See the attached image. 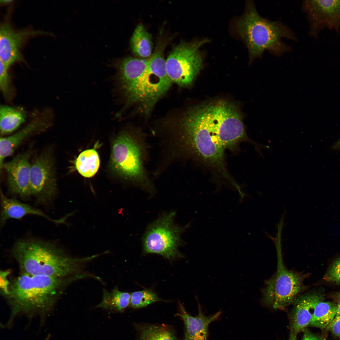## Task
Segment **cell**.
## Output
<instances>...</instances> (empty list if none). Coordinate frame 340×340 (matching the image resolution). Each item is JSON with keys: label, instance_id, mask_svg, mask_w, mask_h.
<instances>
[{"label": "cell", "instance_id": "obj_1", "mask_svg": "<svg viewBox=\"0 0 340 340\" xmlns=\"http://www.w3.org/2000/svg\"><path fill=\"white\" fill-rule=\"evenodd\" d=\"M162 50L157 48L149 59L126 58L116 68L118 88L127 104L139 105L146 114L173 82L167 73Z\"/></svg>", "mask_w": 340, "mask_h": 340}, {"label": "cell", "instance_id": "obj_2", "mask_svg": "<svg viewBox=\"0 0 340 340\" xmlns=\"http://www.w3.org/2000/svg\"><path fill=\"white\" fill-rule=\"evenodd\" d=\"M12 252L22 273L61 278L79 274L83 264L97 257H72L52 242L33 239L19 241Z\"/></svg>", "mask_w": 340, "mask_h": 340}, {"label": "cell", "instance_id": "obj_3", "mask_svg": "<svg viewBox=\"0 0 340 340\" xmlns=\"http://www.w3.org/2000/svg\"><path fill=\"white\" fill-rule=\"evenodd\" d=\"M83 278L81 274L61 278L22 273L10 282L6 297L13 314H43L52 309L66 286Z\"/></svg>", "mask_w": 340, "mask_h": 340}, {"label": "cell", "instance_id": "obj_4", "mask_svg": "<svg viewBox=\"0 0 340 340\" xmlns=\"http://www.w3.org/2000/svg\"><path fill=\"white\" fill-rule=\"evenodd\" d=\"M237 27L252 61L261 58L265 51L277 57L291 51V48L282 41L283 38L298 40L294 33L287 25L259 15L252 2L247 3L245 13L238 20Z\"/></svg>", "mask_w": 340, "mask_h": 340}, {"label": "cell", "instance_id": "obj_5", "mask_svg": "<svg viewBox=\"0 0 340 340\" xmlns=\"http://www.w3.org/2000/svg\"><path fill=\"white\" fill-rule=\"evenodd\" d=\"M141 146L130 134L122 133L114 142L110 167L119 175L148 188L150 184L143 166Z\"/></svg>", "mask_w": 340, "mask_h": 340}, {"label": "cell", "instance_id": "obj_6", "mask_svg": "<svg viewBox=\"0 0 340 340\" xmlns=\"http://www.w3.org/2000/svg\"><path fill=\"white\" fill-rule=\"evenodd\" d=\"M277 270L265 283L263 303L275 309H284L293 304L303 290L305 275L287 269L279 259Z\"/></svg>", "mask_w": 340, "mask_h": 340}, {"label": "cell", "instance_id": "obj_7", "mask_svg": "<svg viewBox=\"0 0 340 340\" xmlns=\"http://www.w3.org/2000/svg\"><path fill=\"white\" fill-rule=\"evenodd\" d=\"M208 40L182 42L174 48L166 60L167 74L179 86H190L202 66L203 55L200 48Z\"/></svg>", "mask_w": 340, "mask_h": 340}, {"label": "cell", "instance_id": "obj_8", "mask_svg": "<svg viewBox=\"0 0 340 340\" xmlns=\"http://www.w3.org/2000/svg\"><path fill=\"white\" fill-rule=\"evenodd\" d=\"M175 215L173 212L164 214L149 226L143 239L145 253L158 254L169 259L181 255L178 248L183 229L174 224Z\"/></svg>", "mask_w": 340, "mask_h": 340}, {"label": "cell", "instance_id": "obj_9", "mask_svg": "<svg viewBox=\"0 0 340 340\" xmlns=\"http://www.w3.org/2000/svg\"><path fill=\"white\" fill-rule=\"evenodd\" d=\"M30 187L31 195L45 203L54 197L57 190L54 160L50 150L42 152L31 164Z\"/></svg>", "mask_w": 340, "mask_h": 340}, {"label": "cell", "instance_id": "obj_10", "mask_svg": "<svg viewBox=\"0 0 340 340\" xmlns=\"http://www.w3.org/2000/svg\"><path fill=\"white\" fill-rule=\"evenodd\" d=\"M302 8L309 23L310 37L317 38L325 29L340 31V0H304Z\"/></svg>", "mask_w": 340, "mask_h": 340}, {"label": "cell", "instance_id": "obj_11", "mask_svg": "<svg viewBox=\"0 0 340 340\" xmlns=\"http://www.w3.org/2000/svg\"><path fill=\"white\" fill-rule=\"evenodd\" d=\"M31 154L32 151L28 150L4 163L3 166L7 173V184L9 192L25 199L31 195L29 184L31 166L29 159Z\"/></svg>", "mask_w": 340, "mask_h": 340}, {"label": "cell", "instance_id": "obj_12", "mask_svg": "<svg viewBox=\"0 0 340 340\" xmlns=\"http://www.w3.org/2000/svg\"><path fill=\"white\" fill-rule=\"evenodd\" d=\"M42 33L41 31H16L8 20L0 26V61L8 69L16 62L23 61L20 48L28 37Z\"/></svg>", "mask_w": 340, "mask_h": 340}, {"label": "cell", "instance_id": "obj_13", "mask_svg": "<svg viewBox=\"0 0 340 340\" xmlns=\"http://www.w3.org/2000/svg\"><path fill=\"white\" fill-rule=\"evenodd\" d=\"M47 113H42L33 119L24 128L14 134L0 138V167L3 168L5 158L11 155L16 149L29 136L43 131L50 126Z\"/></svg>", "mask_w": 340, "mask_h": 340}, {"label": "cell", "instance_id": "obj_14", "mask_svg": "<svg viewBox=\"0 0 340 340\" xmlns=\"http://www.w3.org/2000/svg\"><path fill=\"white\" fill-rule=\"evenodd\" d=\"M323 298L320 295L310 293L297 297L290 315V335L297 336L310 326L315 306Z\"/></svg>", "mask_w": 340, "mask_h": 340}, {"label": "cell", "instance_id": "obj_15", "mask_svg": "<svg viewBox=\"0 0 340 340\" xmlns=\"http://www.w3.org/2000/svg\"><path fill=\"white\" fill-rule=\"evenodd\" d=\"M198 302V313L195 316L188 314L180 304V312L176 315L181 318L184 324V340H207L210 324L217 320L221 314L219 311L213 315L206 316Z\"/></svg>", "mask_w": 340, "mask_h": 340}, {"label": "cell", "instance_id": "obj_16", "mask_svg": "<svg viewBox=\"0 0 340 340\" xmlns=\"http://www.w3.org/2000/svg\"><path fill=\"white\" fill-rule=\"evenodd\" d=\"M1 224L3 225L9 219H20L28 215L41 216L56 223L64 222V218L53 219L43 212L14 198H9L1 191Z\"/></svg>", "mask_w": 340, "mask_h": 340}, {"label": "cell", "instance_id": "obj_17", "mask_svg": "<svg viewBox=\"0 0 340 340\" xmlns=\"http://www.w3.org/2000/svg\"><path fill=\"white\" fill-rule=\"evenodd\" d=\"M26 113L23 109L5 105L0 107V130L2 135L16 130L26 121Z\"/></svg>", "mask_w": 340, "mask_h": 340}, {"label": "cell", "instance_id": "obj_18", "mask_svg": "<svg viewBox=\"0 0 340 340\" xmlns=\"http://www.w3.org/2000/svg\"><path fill=\"white\" fill-rule=\"evenodd\" d=\"M101 301L95 307L109 310L122 312L129 305L131 294L115 287L111 292L103 290Z\"/></svg>", "mask_w": 340, "mask_h": 340}, {"label": "cell", "instance_id": "obj_19", "mask_svg": "<svg viewBox=\"0 0 340 340\" xmlns=\"http://www.w3.org/2000/svg\"><path fill=\"white\" fill-rule=\"evenodd\" d=\"M319 301L314 307L310 326L321 329L327 328L336 317V304L331 302Z\"/></svg>", "mask_w": 340, "mask_h": 340}, {"label": "cell", "instance_id": "obj_20", "mask_svg": "<svg viewBox=\"0 0 340 340\" xmlns=\"http://www.w3.org/2000/svg\"><path fill=\"white\" fill-rule=\"evenodd\" d=\"M132 51L135 55L142 59H148L151 56L152 43L150 35L142 24L139 25L131 40Z\"/></svg>", "mask_w": 340, "mask_h": 340}, {"label": "cell", "instance_id": "obj_21", "mask_svg": "<svg viewBox=\"0 0 340 340\" xmlns=\"http://www.w3.org/2000/svg\"><path fill=\"white\" fill-rule=\"evenodd\" d=\"M100 165L98 154L95 149H89L82 152L76 158V168L82 176L90 178L98 171Z\"/></svg>", "mask_w": 340, "mask_h": 340}, {"label": "cell", "instance_id": "obj_22", "mask_svg": "<svg viewBox=\"0 0 340 340\" xmlns=\"http://www.w3.org/2000/svg\"><path fill=\"white\" fill-rule=\"evenodd\" d=\"M138 340H178L173 332L161 325H147L139 327Z\"/></svg>", "mask_w": 340, "mask_h": 340}, {"label": "cell", "instance_id": "obj_23", "mask_svg": "<svg viewBox=\"0 0 340 340\" xmlns=\"http://www.w3.org/2000/svg\"><path fill=\"white\" fill-rule=\"evenodd\" d=\"M160 300L154 292L149 290H144L132 293L130 303L132 307L139 308Z\"/></svg>", "mask_w": 340, "mask_h": 340}, {"label": "cell", "instance_id": "obj_24", "mask_svg": "<svg viewBox=\"0 0 340 340\" xmlns=\"http://www.w3.org/2000/svg\"><path fill=\"white\" fill-rule=\"evenodd\" d=\"M8 69L0 61V88L5 98L8 100L11 99L14 96V91L12 85Z\"/></svg>", "mask_w": 340, "mask_h": 340}, {"label": "cell", "instance_id": "obj_25", "mask_svg": "<svg viewBox=\"0 0 340 340\" xmlns=\"http://www.w3.org/2000/svg\"><path fill=\"white\" fill-rule=\"evenodd\" d=\"M323 278L328 282L340 284V258L331 265Z\"/></svg>", "mask_w": 340, "mask_h": 340}, {"label": "cell", "instance_id": "obj_26", "mask_svg": "<svg viewBox=\"0 0 340 340\" xmlns=\"http://www.w3.org/2000/svg\"><path fill=\"white\" fill-rule=\"evenodd\" d=\"M327 328L333 335L340 338V315L336 316Z\"/></svg>", "mask_w": 340, "mask_h": 340}, {"label": "cell", "instance_id": "obj_27", "mask_svg": "<svg viewBox=\"0 0 340 340\" xmlns=\"http://www.w3.org/2000/svg\"><path fill=\"white\" fill-rule=\"evenodd\" d=\"M8 272L4 271L1 272L0 280H1V288L3 294L6 297L8 295V293L9 287L10 283L8 281L7 276L8 274Z\"/></svg>", "mask_w": 340, "mask_h": 340}, {"label": "cell", "instance_id": "obj_28", "mask_svg": "<svg viewBox=\"0 0 340 340\" xmlns=\"http://www.w3.org/2000/svg\"><path fill=\"white\" fill-rule=\"evenodd\" d=\"M302 340H322L320 338L310 331L305 330Z\"/></svg>", "mask_w": 340, "mask_h": 340}, {"label": "cell", "instance_id": "obj_29", "mask_svg": "<svg viewBox=\"0 0 340 340\" xmlns=\"http://www.w3.org/2000/svg\"><path fill=\"white\" fill-rule=\"evenodd\" d=\"M337 311L336 316L340 315V293L337 294Z\"/></svg>", "mask_w": 340, "mask_h": 340}, {"label": "cell", "instance_id": "obj_30", "mask_svg": "<svg viewBox=\"0 0 340 340\" xmlns=\"http://www.w3.org/2000/svg\"><path fill=\"white\" fill-rule=\"evenodd\" d=\"M13 1L12 0H0V2L2 5H6L10 4Z\"/></svg>", "mask_w": 340, "mask_h": 340}, {"label": "cell", "instance_id": "obj_31", "mask_svg": "<svg viewBox=\"0 0 340 340\" xmlns=\"http://www.w3.org/2000/svg\"><path fill=\"white\" fill-rule=\"evenodd\" d=\"M297 336L290 335V337L288 340H297Z\"/></svg>", "mask_w": 340, "mask_h": 340}, {"label": "cell", "instance_id": "obj_32", "mask_svg": "<svg viewBox=\"0 0 340 340\" xmlns=\"http://www.w3.org/2000/svg\"><path fill=\"white\" fill-rule=\"evenodd\" d=\"M335 147L337 148L340 147V139L336 143Z\"/></svg>", "mask_w": 340, "mask_h": 340}]
</instances>
